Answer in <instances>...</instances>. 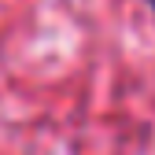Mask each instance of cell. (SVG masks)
<instances>
[{"label": "cell", "mask_w": 155, "mask_h": 155, "mask_svg": "<svg viewBox=\"0 0 155 155\" xmlns=\"http://www.w3.org/2000/svg\"><path fill=\"white\" fill-rule=\"evenodd\" d=\"M151 8H155V0H151Z\"/></svg>", "instance_id": "1"}]
</instances>
